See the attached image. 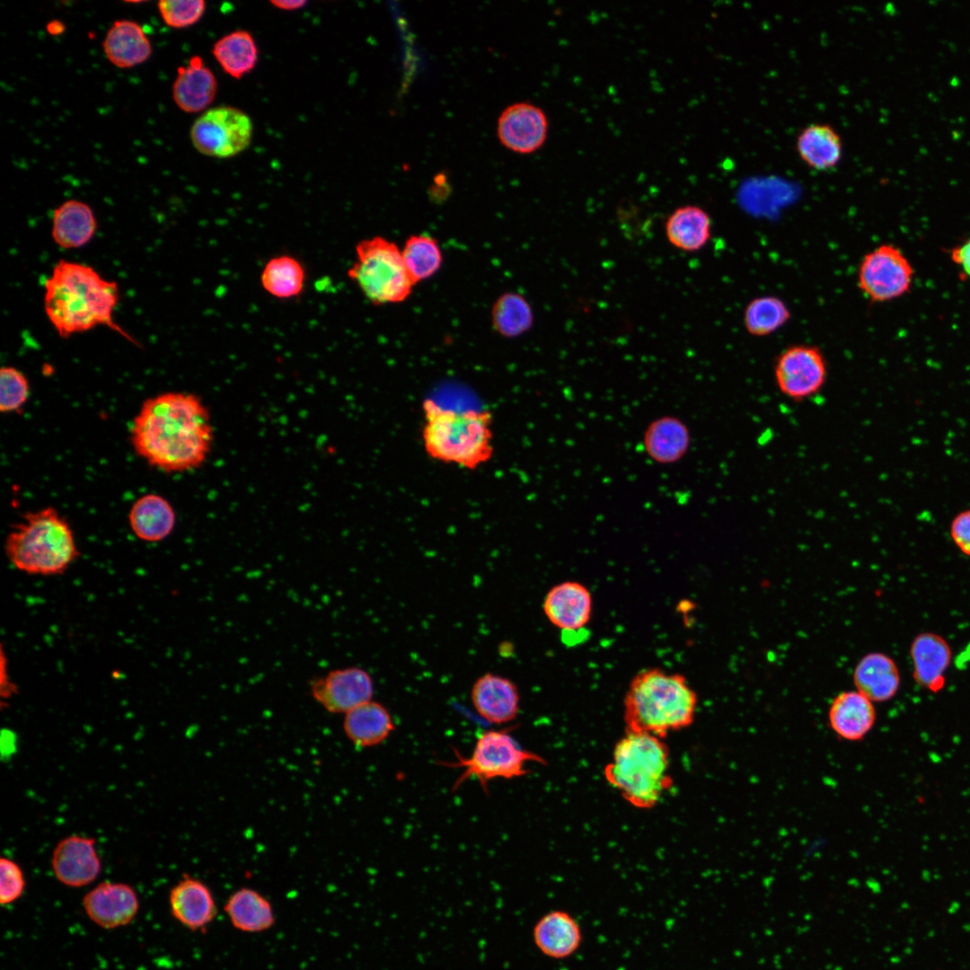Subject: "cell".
<instances>
[{
  "label": "cell",
  "mask_w": 970,
  "mask_h": 970,
  "mask_svg": "<svg viewBox=\"0 0 970 970\" xmlns=\"http://www.w3.org/2000/svg\"><path fill=\"white\" fill-rule=\"evenodd\" d=\"M119 296L116 282L75 261L60 260L44 284L45 313L61 338L106 326L137 344L113 321Z\"/></svg>",
  "instance_id": "7a4b0ae2"
},
{
  "label": "cell",
  "mask_w": 970,
  "mask_h": 970,
  "mask_svg": "<svg viewBox=\"0 0 970 970\" xmlns=\"http://www.w3.org/2000/svg\"><path fill=\"white\" fill-rule=\"evenodd\" d=\"M217 87V80L212 70L205 65L202 57L193 56L186 66L177 70L172 88V99L184 112H200L213 102Z\"/></svg>",
  "instance_id": "44dd1931"
},
{
  "label": "cell",
  "mask_w": 970,
  "mask_h": 970,
  "mask_svg": "<svg viewBox=\"0 0 970 970\" xmlns=\"http://www.w3.org/2000/svg\"><path fill=\"white\" fill-rule=\"evenodd\" d=\"M952 260L970 277V239L951 252Z\"/></svg>",
  "instance_id": "b9f144b4"
},
{
  "label": "cell",
  "mask_w": 970,
  "mask_h": 970,
  "mask_svg": "<svg viewBox=\"0 0 970 970\" xmlns=\"http://www.w3.org/2000/svg\"><path fill=\"white\" fill-rule=\"evenodd\" d=\"M643 445L647 454L656 463L672 464L687 454L691 445L690 430L677 417H658L645 429Z\"/></svg>",
  "instance_id": "cb8c5ba5"
},
{
  "label": "cell",
  "mask_w": 970,
  "mask_h": 970,
  "mask_svg": "<svg viewBox=\"0 0 970 970\" xmlns=\"http://www.w3.org/2000/svg\"><path fill=\"white\" fill-rule=\"evenodd\" d=\"M697 702L696 692L683 675L644 669L632 678L625 694L626 730L663 738L692 723Z\"/></svg>",
  "instance_id": "3957f363"
},
{
  "label": "cell",
  "mask_w": 970,
  "mask_h": 970,
  "mask_svg": "<svg viewBox=\"0 0 970 970\" xmlns=\"http://www.w3.org/2000/svg\"><path fill=\"white\" fill-rule=\"evenodd\" d=\"M83 906L95 924L111 930L132 922L138 912L139 901L131 886L103 881L84 896Z\"/></svg>",
  "instance_id": "9a60e30c"
},
{
  "label": "cell",
  "mask_w": 970,
  "mask_h": 970,
  "mask_svg": "<svg viewBox=\"0 0 970 970\" xmlns=\"http://www.w3.org/2000/svg\"><path fill=\"white\" fill-rule=\"evenodd\" d=\"M873 703L858 691L838 694L828 710L831 729L842 740H863L876 723L877 713Z\"/></svg>",
  "instance_id": "d6986e66"
},
{
  "label": "cell",
  "mask_w": 970,
  "mask_h": 970,
  "mask_svg": "<svg viewBox=\"0 0 970 970\" xmlns=\"http://www.w3.org/2000/svg\"><path fill=\"white\" fill-rule=\"evenodd\" d=\"M1 699L2 701H8L17 691L15 684L10 678L8 674L6 657L2 648L1 652Z\"/></svg>",
  "instance_id": "60d3db41"
},
{
  "label": "cell",
  "mask_w": 970,
  "mask_h": 970,
  "mask_svg": "<svg viewBox=\"0 0 970 970\" xmlns=\"http://www.w3.org/2000/svg\"><path fill=\"white\" fill-rule=\"evenodd\" d=\"M47 30L52 35H58L64 31L65 26L59 21H51L48 23Z\"/></svg>",
  "instance_id": "ee69618b"
},
{
  "label": "cell",
  "mask_w": 970,
  "mask_h": 970,
  "mask_svg": "<svg viewBox=\"0 0 970 970\" xmlns=\"http://www.w3.org/2000/svg\"><path fill=\"white\" fill-rule=\"evenodd\" d=\"M791 313L778 296L763 295L750 301L744 311L746 331L755 337L768 336L788 322Z\"/></svg>",
  "instance_id": "e575fe53"
},
{
  "label": "cell",
  "mask_w": 970,
  "mask_h": 970,
  "mask_svg": "<svg viewBox=\"0 0 970 970\" xmlns=\"http://www.w3.org/2000/svg\"><path fill=\"white\" fill-rule=\"evenodd\" d=\"M773 375L781 394L799 402L821 392L827 380L828 366L819 348L797 344L777 357Z\"/></svg>",
  "instance_id": "30bf717a"
},
{
  "label": "cell",
  "mask_w": 970,
  "mask_h": 970,
  "mask_svg": "<svg viewBox=\"0 0 970 970\" xmlns=\"http://www.w3.org/2000/svg\"><path fill=\"white\" fill-rule=\"evenodd\" d=\"M401 256L414 285L436 273L443 260L437 241L425 234L409 236L401 249Z\"/></svg>",
  "instance_id": "836d02e7"
},
{
  "label": "cell",
  "mask_w": 970,
  "mask_h": 970,
  "mask_svg": "<svg viewBox=\"0 0 970 970\" xmlns=\"http://www.w3.org/2000/svg\"><path fill=\"white\" fill-rule=\"evenodd\" d=\"M492 325L506 338H515L529 331L534 323V313L528 301L517 293H506L494 303Z\"/></svg>",
  "instance_id": "d590c367"
},
{
  "label": "cell",
  "mask_w": 970,
  "mask_h": 970,
  "mask_svg": "<svg viewBox=\"0 0 970 970\" xmlns=\"http://www.w3.org/2000/svg\"><path fill=\"white\" fill-rule=\"evenodd\" d=\"M471 700L478 714L492 724L511 722L519 712L520 694L516 684L490 672L473 683Z\"/></svg>",
  "instance_id": "e0dca14e"
},
{
  "label": "cell",
  "mask_w": 970,
  "mask_h": 970,
  "mask_svg": "<svg viewBox=\"0 0 970 970\" xmlns=\"http://www.w3.org/2000/svg\"><path fill=\"white\" fill-rule=\"evenodd\" d=\"M0 903L9 904L23 894L26 881L21 867L13 860L2 857L0 860Z\"/></svg>",
  "instance_id": "f35d334b"
},
{
  "label": "cell",
  "mask_w": 970,
  "mask_h": 970,
  "mask_svg": "<svg viewBox=\"0 0 970 970\" xmlns=\"http://www.w3.org/2000/svg\"><path fill=\"white\" fill-rule=\"evenodd\" d=\"M548 128L545 112L531 102L521 101L509 105L501 112L497 132L505 147L525 154L543 146Z\"/></svg>",
  "instance_id": "4fadbf2b"
},
{
  "label": "cell",
  "mask_w": 970,
  "mask_h": 970,
  "mask_svg": "<svg viewBox=\"0 0 970 970\" xmlns=\"http://www.w3.org/2000/svg\"><path fill=\"white\" fill-rule=\"evenodd\" d=\"M169 904L172 916L192 930L206 927L216 914V905L208 886L189 875L183 876L171 889Z\"/></svg>",
  "instance_id": "7402d4cb"
},
{
  "label": "cell",
  "mask_w": 970,
  "mask_h": 970,
  "mask_svg": "<svg viewBox=\"0 0 970 970\" xmlns=\"http://www.w3.org/2000/svg\"><path fill=\"white\" fill-rule=\"evenodd\" d=\"M456 760L443 763L445 766L462 768L463 772L454 783L455 790L465 780L476 779L484 791L494 779L512 780L526 774L529 763L545 764V760L523 748L508 730H488L478 737L470 756L465 757L454 749Z\"/></svg>",
  "instance_id": "ba28073f"
},
{
  "label": "cell",
  "mask_w": 970,
  "mask_h": 970,
  "mask_svg": "<svg viewBox=\"0 0 970 970\" xmlns=\"http://www.w3.org/2000/svg\"><path fill=\"white\" fill-rule=\"evenodd\" d=\"M128 523L138 539L147 542H158L172 533L176 514L166 498L149 493L139 497L131 506Z\"/></svg>",
  "instance_id": "484cf974"
},
{
  "label": "cell",
  "mask_w": 970,
  "mask_h": 970,
  "mask_svg": "<svg viewBox=\"0 0 970 970\" xmlns=\"http://www.w3.org/2000/svg\"><path fill=\"white\" fill-rule=\"evenodd\" d=\"M270 3L276 8H278V9H281V10H284V11H295V10L303 8L306 4V1H303V0L302 1H300V0H295V1L294 0H287V1L280 0V1H271Z\"/></svg>",
  "instance_id": "7bdbcfd3"
},
{
  "label": "cell",
  "mask_w": 970,
  "mask_h": 970,
  "mask_svg": "<svg viewBox=\"0 0 970 970\" xmlns=\"http://www.w3.org/2000/svg\"><path fill=\"white\" fill-rule=\"evenodd\" d=\"M225 910L232 924L246 932L268 930L275 921L270 903L251 888L243 887L232 894Z\"/></svg>",
  "instance_id": "1f68e13d"
},
{
  "label": "cell",
  "mask_w": 970,
  "mask_h": 970,
  "mask_svg": "<svg viewBox=\"0 0 970 970\" xmlns=\"http://www.w3.org/2000/svg\"><path fill=\"white\" fill-rule=\"evenodd\" d=\"M913 275L912 265L903 252L892 244H882L863 257L858 286L870 301L886 302L909 290Z\"/></svg>",
  "instance_id": "8fae6325"
},
{
  "label": "cell",
  "mask_w": 970,
  "mask_h": 970,
  "mask_svg": "<svg viewBox=\"0 0 970 970\" xmlns=\"http://www.w3.org/2000/svg\"><path fill=\"white\" fill-rule=\"evenodd\" d=\"M797 151L811 169L826 171L835 167L842 154L840 135L829 124H810L797 137Z\"/></svg>",
  "instance_id": "f546056e"
},
{
  "label": "cell",
  "mask_w": 970,
  "mask_h": 970,
  "mask_svg": "<svg viewBox=\"0 0 970 970\" xmlns=\"http://www.w3.org/2000/svg\"><path fill=\"white\" fill-rule=\"evenodd\" d=\"M252 131L251 119L244 111L222 105L208 109L198 117L190 135L193 146L200 154L229 158L249 146Z\"/></svg>",
  "instance_id": "9c48e42d"
},
{
  "label": "cell",
  "mask_w": 970,
  "mask_h": 970,
  "mask_svg": "<svg viewBox=\"0 0 970 970\" xmlns=\"http://www.w3.org/2000/svg\"><path fill=\"white\" fill-rule=\"evenodd\" d=\"M669 754L662 738L626 730L605 766L606 780L630 805L654 807L672 785Z\"/></svg>",
  "instance_id": "8992f818"
},
{
  "label": "cell",
  "mask_w": 970,
  "mask_h": 970,
  "mask_svg": "<svg viewBox=\"0 0 970 970\" xmlns=\"http://www.w3.org/2000/svg\"><path fill=\"white\" fill-rule=\"evenodd\" d=\"M910 656L915 683L930 692H940L946 684V672L952 660L948 642L939 634L921 632L912 641Z\"/></svg>",
  "instance_id": "ac0fdd59"
},
{
  "label": "cell",
  "mask_w": 970,
  "mask_h": 970,
  "mask_svg": "<svg viewBox=\"0 0 970 970\" xmlns=\"http://www.w3.org/2000/svg\"><path fill=\"white\" fill-rule=\"evenodd\" d=\"M103 52L117 67L131 68L146 62L152 45L143 27L130 20L115 21L102 41Z\"/></svg>",
  "instance_id": "d4e9b609"
},
{
  "label": "cell",
  "mask_w": 970,
  "mask_h": 970,
  "mask_svg": "<svg viewBox=\"0 0 970 970\" xmlns=\"http://www.w3.org/2000/svg\"><path fill=\"white\" fill-rule=\"evenodd\" d=\"M51 866L65 886L82 887L93 882L101 869L95 840L77 834L62 839L53 851Z\"/></svg>",
  "instance_id": "5bb4252c"
},
{
  "label": "cell",
  "mask_w": 970,
  "mask_h": 970,
  "mask_svg": "<svg viewBox=\"0 0 970 970\" xmlns=\"http://www.w3.org/2000/svg\"><path fill=\"white\" fill-rule=\"evenodd\" d=\"M857 691L872 702H884L897 693L901 677L898 666L889 656L873 652L865 655L853 673Z\"/></svg>",
  "instance_id": "603a6c76"
},
{
  "label": "cell",
  "mask_w": 970,
  "mask_h": 970,
  "mask_svg": "<svg viewBox=\"0 0 970 970\" xmlns=\"http://www.w3.org/2000/svg\"><path fill=\"white\" fill-rule=\"evenodd\" d=\"M533 940L545 957L557 960L565 959L580 948L581 927L569 913L552 910L543 914L534 924Z\"/></svg>",
  "instance_id": "ffe728a7"
},
{
  "label": "cell",
  "mask_w": 970,
  "mask_h": 970,
  "mask_svg": "<svg viewBox=\"0 0 970 970\" xmlns=\"http://www.w3.org/2000/svg\"><path fill=\"white\" fill-rule=\"evenodd\" d=\"M348 277L376 305L401 303L415 286L405 268L401 250L392 241L374 236L356 246V260Z\"/></svg>",
  "instance_id": "52a82bcc"
},
{
  "label": "cell",
  "mask_w": 970,
  "mask_h": 970,
  "mask_svg": "<svg viewBox=\"0 0 970 970\" xmlns=\"http://www.w3.org/2000/svg\"><path fill=\"white\" fill-rule=\"evenodd\" d=\"M423 445L434 460L475 470L493 454L492 415L489 410L445 409L423 402Z\"/></svg>",
  "instance_id": "5b68a950"
},
{
  "label": "cell",
  "mask_w": 970,
  "mask_h": 970,
  "mask_svg": "<svg viewBox=\"0 0 970 970\" xmlns=\"http://www.w3.org/2000/svg\"><path fill=\"white\" fill-rule=\"evenodd\" d=\"M209 411L190 392H166L143 401L130 426L136 454L151 467L184 472L201 466L213 445Z\"/></svg>",
  "instance_id": "6da1fadb"
},
{
  "label": "cell",
  "mask_w": 970,
  "mask_h": 970,
  "mask_svg": "<svg viewBox=\"0 0 970 970\" xmlns=\"http://www.w3.org/2000/svg\"><path fill=\"white\" fill-rule=\"evenodd\" d=\"M312 697L331 713L346 714L372 700L371 675L357 666L338 668L310 682Z\"/></svg>",
  "instance_id": "7c38bea8"
},
{
  "label": "cell",
  "mask_w": 970,
  "mask_h": 970,
  "mask_svg": "<svg viewBox=\"0 0 970 970\" xmlns=\"http://www.w3.org/2000/svg\"><path fill=\"white\" fill-rule=\"evenodd\" d=\"M592 595L588 588L577 581H564L546 594L542 609L549 622L563 632H577L589 622Z\"/></svg>",
  "instance_id": "2e32d148"
},
{
  "label": "cell",
  "mask_w": 970,
  "mask_h": 970,
  "mask_svg": "<svg viewBox=\"0 0 970 970\" xmlns=\"http://www.w3.org/2000/svg\"><path fill=\"white\" fill-rule=\"evenodd\" d=\"M4 551L13 568L34 576L61 575L79 555L69 523L53 507L25 513L7 534Z\"/></svg>",
  "instance_id": "277c9868"
},
{
  "label": "cell",
  "mask_w": 970,
  "mask_h": 970,
  "mask_svg": "<svg viewBox=\"0 0 970 970\" xmlns=\"http://www.w3.org/2000/svg\"><path fill=\"white\" fill-rule=\"evenodd\" d=\"M950 536L958 550L970 557V509L958 513L953 518Z\"/></svg>",
  "instance_id": "ab89813d"
},
{
  "label": "cell",
  "mask_w": 970,
  "mask_h": 970,
  "mask_svg": "<svg viewBox=\"0 0 970 970\" xmlns=\"http://www.w3.org/2000/svg\"><path fill=\"white\" fill-rule=\"evenodd\" d=\"M97 225L96 216L88 204L69 199L54 210L51 235L58 246L78 249L90 242Z\"/></svg>",
  "instance_id": "4316f807"
},
{
  "label": "cell",
  "mask_w": 970,
  "mask_h": 970,
  "mask_svg": "<svg viewBox=\"0 0 970 970\" xmlns=\"http://www.w3.org/2000/svg\"><path fill=\"white\" fill-rule=\"evenodd\" d=\"M157 5L164 23L174 29H183L197 23L207 7L203 0H162Z\"/></svg>",
  "instance_id": "74e56055"
},
{
  "label": "cell",
  "mask_w": 970,
  "mask_h": 970,
  "mask_svg": "<svg viewBox=\"0 0 970 970\" xmlns=\"http://www.w3.org/2000/svg\"><path fill=\"white\" fill-rule=\"evenodd\" d=\"M342 726L347 737L358 747L380 745L395 728L387 708L373 700L344 714Z\"/></svg>",
  "instance_id": "83f0119b"
},
{
  "label": "cell",
  "mask_w": 970,
  "mask_h": 970,
  "mask_svg": "<svg viewBox=\"0 0 970 970\" xmlns=\"http://www.w3.org/2000/svg\"><path fill=\"white\" fill-rule=\"evenodd\" d=\"M30 395L27 377L13 366H4L0 370V410L12 413L22 410Z\"/></svg>",
  "instance_id": "8d00e7d4"
},
{
  "label": "cell",
  "mask_w": 970,
  "mask_h": 970,
  "mask_svg": "<svg viewBox=\"0 0 970 970\" xmlns=\"http://www.w3.org/2000/svg\"><path fill=\"white\" fill-rule=\"evenodd\" d=\"M212 54L224 72L235 79L251 73L259 57L254 38L244 30L220 38L213 45Z\"/></svg>",
  "instance_id": "4dcf8cb0"
},
{
  "label": "cell",
  "mask_w": 970,
  "mask_h": 970,
  "mask_svg": "<svg viewBox=\"0 0 970 970\" xmlns=\"http://www.w3.org/2000/svg\"><path fill=\"white\" fill-rule=\"evenodd\" d=\"M665 233L675 248L687 252L697 251L710 239L711 219L708 212L699 206H682L667 217Z\"/></svg>",
  "instance_id": "f1b7e54d"
},
{
  "label": "cell",
  "mask_w": 970,
  "mask_h": 970,
  "mask_svg": "<svg viewBox=\"0 0 970 970\" xmlns=\"http://www.w3.org/2000/svg\"><path fill=\"white\" fill-rule=\"evenodd\" d=\"M260 283L269 295L279 299L298 296L304 288L305 270L301 262L290 255L271 258L265 264Z\"/></svg>",
  "instance_id": "d6a6232c"
}]
</instances>
